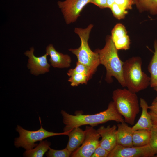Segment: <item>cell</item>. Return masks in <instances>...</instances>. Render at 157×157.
Wrapping results in <instances>:
<instances>
[{"label":"cell","mask_w":157,"mask_h":157,"mask_svg":"<svg viewBox=\"0 0 157 157\" xmlns=\"http://www.w3.org/2000/svg\"><path fill=\"white\" fill-rule=\"evenodd\" d=\"M116 133L117 144L124 147H133L132 137L134 130L125 122L117 125Z\"/></svg>","instance_id":"cell-14"},{"label":"cell","mask_w":157,"mask_h":157,"mask_svg":"<svg viewBox=\"0 0 157 157\" xmlns=\"http://www.w3.org/2000/svg\"><path fill=\"white\" fill-rule=\"evenodd\" d=\"M61 113L63 117V122L65 125L64 132L69 131L75 128L84 125L94 126L109 121L119 123L125 122L123 117L117 110L113 101L109 103L106 110L94 114L78 113L73 115L63 110L61 111Z\"/></svg>","instance_id":"cell-1"},{"label":"cell","mask_w":157,"mask_h":157,"mask_svg":"<svg viewBox=\"0 0 157 157\" xmlns=\"http://www.w3.org/2000/svg\"><path fill=\"white\" fill-rule=\"evenodd\" d=\"M155 51L148 67L150 74V85L152 87H157V41L154 44Z\"/></svg>","instance_id":"cell-19"},{"label":"cell","mask_w":157,"mask_h":157,"mask_svg":"<svg viewBox=\"0 0 157 157\" xmlns=\"http://www.w3.org/2000/svg\"><path fill=\"white\" fill-rule=\"evenodd\" d=\"M109 152L99 144L91 157H108Z\"/></svg>","instance_id":"cell-27"},{"label":"cell","mask_w":157,"mask_h":157,"mask_svg":"<svg viewBox=\"0 0 157 157\" xmlns=\"http://www.w3.org/2000/svg\"><path fill=\"white\" fill-rule=\"evenodd\" d=\"M157 154V155H156V157H157V154Z\"/></svg>","instance_id":"cell-33"},{"label":"cell","mask_w":157,"mask_h":157,"mask_svg":"<svg viewBox=\"0 0 157 157\" xmlns=\"http://www.w3.org/2000/svg\"><path fill=\"white\" fill-rule=\"evenodd\" d=\"M90 0H65L58 1L57 4L61 9L67 24L75 22L80 16L84 7Z\"/></svg>","instance_id":"cell-8"},{"label":"cell","mask_w":157,"mask_h":157,"mask_svg":"<svg viewBox=\"0 0 157 157\" xmlns=\"http://www.w3.org/2000/svg\"><path fill=\"white\" fill-rule=\"evenodd\" d=\"M117 126L115 125L106 127L102 126L97 130L101 138L99 141L100 145L109 152L116 145V133Z\"/></svg>","instance_id":"cell-11"},{"label":"cell","mask_w":157,"mask_h":157,"mask_svg":"<svg viewBox=\"0 0 157 157\" xmlns=\"http://www.w3.org/2000/svg\"><path fill=\"white\" fill-rule=\"evenodd\" d=\"M39 120L41 126L40 129L37 130L29 131L17 125L16 130L19 133V136L15 139L14 145L16 147H22L26 150L31 149L38 145L35 143L38 141H41L46 138L54 136L68 135L70 131L60 133L48 131L42 127L40 117Z\"/></svg>","instance_id":"cell-6"},{"label":"cell","mask_w":157,"mask_h":157,"mask_svg":"<svg viewBox=\"0 0 157 157\" xmlns=\"http://www.w3.org/2000/svg\"><path fill=\"white\" fill-rule=\"evenodd\" d=\"M142 60L139 57H133L124 62L123 75L126 87L136 93L150 85V78L142 69Z\"/></svg>","instance_id":"cell-3"},{"label":"cell","mask_w":157,"mask_h":157,"mask_svg":"<svg viewBox=\"0 0 157 157\" xmlns=\"http://www.w3.org/2000/svg\"><path fill=\"white\" fill-rule=\"evenodd\" d=\"M112 40L117 50H127L130 48V39L124 26L117 24L111 31Z\"/></svg>","instance_id":"cell-12"},{"label":"cell","mask_w":157,"mask_h":157,"mask_svg":"<svg viewBox=\"0 0 157 157\" xmlns=\"http://www.w3.org/2000/svg\"><path fill=\"white\" fill-rule=\"evenodd\" d=\"M117 50L111 36H108L104 47L101 49H97L95 51L99 55L100 64L104 65L106 69V81L111 83L112 77L113 76L123 87H126L123 75L124 62L119 58Z\"/></svg>","instance_id":"cell-2"},{"label":"cell","mask_w":157,"mask_h":157,"mask_svg":"<svg viewBox=\"0 0 157 157\" xmlns=\"http://www.w3.org/2000/svg\"><path fill=\"white\" fill-rule=\"evenodd\" d=\"M34 50V47H32L30 48V51H27L24 53L29 58L27 66L31 73L37 75L48 72L50 65L47 60V54L46 53L41 56L36 57L33 53Z\"/></svg>","instance_id":"cell-10"},{"label":"cell","mask_w":157,"mask_h":157,"mask_svg":"<svg viewBox=\"0 0 157 157\" xmlns=\"http://www.w3.org/2000/svg\"><path fill=\"white\" fill-rule=\"evenodd\" d=\"M140 105L142 111L141 116L136 123L132 128L133 130L146 129L151 130L153 126L151 118L148 112L149 106L144 99H140Z\"/></svg>","instance_id":"cell-15"},{"label":"cell","mask_w":157,"mask_h":157,"mask_svg":"<svg viewBox=\"0 0 157 157\" xmlns=\"http://www.w3.org/2000/svg\"><path fill=\"white\" fill-rule=\"evenodd\" d=\"M115 107L126 123L133 125L140 111L138 97L136 94L126 89H117L113 93Z\"/></svg>","instance_id":"cell-4"},{"label":"cell","mask_w":157,"mask_h":157,"mask_svg":"<svg viewBox=\"0 0 157 157\" xmlns=\"http://www.w3.org/2000/svg\"><path fill=\"white\" fill-rule=\"evenodd\" d=\"M101 9L109 8L107 0H90V3Z\"/></svg>","instance_id":"cell-28"},{"label":"cell","mask_w":157,"mask_h":157,"mask_svg":"<svg viewBox=\"0 0 157 157\" xmlns=\"http://www.w3.org/2000/svg\"><path fill=\"white\" fill-rule=\"evenodd\" d=\"M114 3L126 10L131 9L134 4L133 0H115Z\"/></svg>","instance_id":"cell-26"},{"label":"cell","mask_w":157,"mask_h":157,"mask_svg":"<svg viewBox=\"0 0 157 157\" xmlns=\"http://www.w3.org/2000/svg\"><path fill=\"white\" fill-rule=\"evenodd\" d=\"M46 52L50 56L49 61L54 67L64 68L70 66L71 62L70 56L57 51L52 44H50L47 47Z\"/></svg>","instance_id":"cell-13"},{"label":"cell","mask_w":157,"mask_h":157,"mask_svg":"<svg viewBox=\"0 0 157 157\" xmlns=\"http://www.w3.org/2000/svg\"><path fill=\"white\" fill-rule=\"evenodd\" d=\"M153 125H157V115H155L151 112H149Z\"/></svg>","instance_id":"cell-30"},{"label":"cell","mask_w":157,"mask_h":157,"mask_svg":"<svg viewBox=\"0 0 157 157\" xmlns=\"http://www.w3.org/2000/svg\"><path fill=\"white\" fill-rule=\"evenodd\" d=\"M93 27L92 24H90L85 28H75L74 32L80 38L81 45L78 48L71 49L69 50L76 56L78 61L89 67L94 73L100 64L98 53L95 51H92L88 43L90 33Z\"/></svg>","instance_id":"cell-5"},{"label":"cell","mask_w":157,"mask_h":157,"mask_svg":"<svg viewBox=\"0 0 157 157\" xmlns=\"http://www.w3.org/2000/svg\"><path fill=\"white\" fill-rule=\"evenodd\" d=\"M149 145L155 154H157V125H153L151 130Z\"/></svg>","instance_id":"cell-25"},{"label":"cell","mask_w":157,"mask_h":157,"mask_svg":"<svg viewBox=\"0 0 157 157\" xmlns=\"http://www.w3.org/2000/svg\"><path fill=\"white\" fill-rule=\"evenodd\" d=\"M139 11L149 12L153 15L157 14V0H133Z\"/></svg>","instance_id":"cell-18"},{"label":"cell","mask_w":157,"mask_h":157,"mask_svg":"<svg viewBox=\"0 0 157 157\" xmlns=\"http://www.w3.org/2000/svg\"><path fill=\"white\" fill-rule=\"evenodd\" d=\"M148 109L150 112L157 115V101H153L151 105L149 106Z\"/></svg>","instance_id":"cell-29"},{"label":"cell","mask_w":157,"mask_h":157,"mask_svg":"<svg viewBox=\"0 0 157 157\" xmlns=\"http://www.w3.org/2000/svg\"><path fill=\"white\" fill-rule=\"evenodd\" d=\"M85 137L81 147L73 152L72 157H91L99 144L100 135L93 126H86Z\"/></svg>","instance_id":"cell-7"},{"label":"cell","mask_w":157,"mask_h":157,"mask_svg":"<svg viewBox=\"0 0 157 157\" xmlns=\"http://www.w3.org/2000/svg\"><path fill=\"white\" fill-rule=\"evenodd\" d=\"M51 145V143L47 140L41 141L34 149L26 150L24 156L27 157H42Z\"/></svg>","instance_id":"cell-20"},{"label":"cell","mask_w":157,"mask_h":157,"mask_svg":"<svg viewBox=\"0 0 157 157\" xmlns=\"http://www.w3.org/2000/svg\"><path fill=\"white\" fill-rule=\"evenodd\" d=\"M67 135L69 140L66 147L72 152L82 144L85 138V131L77 127L71 130Z\"/></svg>","instance_id":"cell-16"},{"label":"cell","mask_w":157,"mask_h":157,"mask_svg":"<svg viewBox=\"0 0 157 157\" xmlns=\"http://www.w3.org/2000/svg\"><path fill=\"white\" fill-rule=\"evenodd\" d=\"M69 77L68 81L72 86H77L80 84H86L90 79L87 75L80 73H74Z\"/></svg>","instance_id":"cell-22"},{"label":"cell","mask_w":157,"mask_h":157,"mask_svg":"<svg viewBox=\"0 0 157 157\" xmlns=\"http://www.w3.org/2000/svg\"><path fill=\"white\" fill-rule=\"evenodd\" d=\"M107 1L109 8H110L111 6L114 3L115 0H107Z\"/></svg>","instance_id":"cell-31"},{"label":"cell","mask_w":157,"mask_h":157,"mask_svg":"<svg viewBox=\"0 0 157 157\" xmlns=\"http://www.w3.org/2000/svg\"><path fill=\"white\" fill-rule=\"evenodd\" d=\"M155 154L149 144L142 146L127 147L117 144L108 157H149Z\"/></svg>","instance_id":"cell-9"},{"label":"cell","mask_w":157,"mask_h":157,"mask_svg":"<svg viewBox=\"0 0 157 157\" xmlns=\"http://www.w3.org/2000/svg\"><path fill=\"white\" fill-rule=\"evenodd\" d=\"M151 130L140 129L134 131L132 137V143L134 147H140L149 143Z\"/></svg>","instance_id":"cell-17"},{"label":"cell","mask_w":157,"mask_h":157,"mask_svg":"<svg viewBox=\"0 0 157 157\" xmlns=\"http://www.w3.org/2000/svg\"><path fill=\"white\" fill-rule=\"evenodd\" d=\"M110 8L114 17L118 20L124 18L125 15L128 13L127 10L121 8L115 3L111 6Z\"/></svg>","instance_id":"cell-24"},{"label":"cell","mask_w":157,"mask_h":157,"mask_svg":"<svg viewBox=\"0 0 157 157\" xmlns=\"http://www.w3.org/2000/svg\"><path fill=\"white\" fill-rule=\"evenodd\" d=\"M72 153L66 147L60 150H55L50 147L46 156L48 157H69L71 156Z\"/></svg>","instance_id":"cell-23"},{"label":"cell","mask_w":157,"mask_h":157,"mask_svg":"<svg viewBox=\"0 0 157 157\" xmlns=\"http://www.w3.org/2000/svg\"><path fill=\"white\" fill-rule=\"evenodd\" d=\"M153 88H154V89L156 91V92H157V87H154ZM153 101H157V96L156 97V98L154 99V100Z\"/></svg>","instance_id":"cell-32"},{"label":"cell","mask_w":157,"mask_h":157,"mask_svg":"<svg viewBox=\"0 0 157 157\" xmlns=\"http://www.w3.org/2000/svg\"><path fill=\"white\" fill-rule=\"evenodd\" d=\"M74 73H80L88 76L90 78L94 73L88 67L77 61L76 67L69 70L67 74L69 76Z\"/></svg>","instance_id":"cell-21"}]
</instances>
